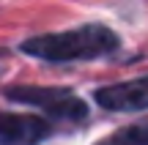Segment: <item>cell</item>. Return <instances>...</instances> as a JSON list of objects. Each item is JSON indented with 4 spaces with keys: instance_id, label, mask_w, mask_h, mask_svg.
<instances>
[{
    "instance_id": "cell-3",
    "label": "cell",
    "mask_w": 148,
    "mask_h": 145,
    "mask_svg": "<svg viewBox=\"0 0 148 145\" xmlns=\"http://www.w3.org/2000/svg\"><path fill=\"white\" fill-rule=\"evenodd\" d=\"M96 104L104 107V110H115V112L145 110L148 107V77L99 88V91H96Z\"/></svg>"
},
{
    "instance_id": "cell-4",
    "label": "cell",
    "mask_w": 148,
    "mask_h": 145,
    "mask_svg": "<svg viewBox=\"0 0 148 145\" xmlns=\"http://www.w3.org/2000/svg\"><path fill=\"white\" fill-rule=\"evenodd\" d=\"M49 134V123L36 115H0V145H36Z\"/></svg>"
},
{
    "instance_id": "cell-2",
    "label": "cell",
    "mask_w": 148,
    "mask_h": 145,
    "mask_svg": "<svg viewBox=\"0 0 148 145\" xmlns=\"http://www.w3.org/2000/svg\"><path fill=\"white\" fill-rule=\"evenodd\" d=\"M5 96L14 101L30 104V107H41L49 115L66 118V120H82L88 115L85 101L66 88H8Z\"/></svg>"
},
{
    "instance_id": "cell-5",
    "label": "cell",
    "mask_w": 148,
    "mask_h": 145,
    "mask_svg": "<svg viewBox=\"0 0 148 145\" xmlns=\"http://www.w3.org/2000/svg\"><path fill=\"white\" fill-rule=\"evenodd\" d=\"M99 145H148V120L137 126H126V129L104 137Z\"/></svg>"
},
{
    "instance_id": "cell-1",
    "label": "cell",
    "mask_w": 148,
    "mask_h": 145,
    "mask_svg": "<svg viewBox=\"0 0 148 145\" xmlns=\"http://www.w3.org/2000/svg\"><path fill=\"white\" fill-rule=\"evenodd\" d=\"M118 36L107 25L90 22V25L74 27L63 33H47L22 41V52L41 60H90L101 58L118 49Z\"/></svg>"
}]
</instances>
